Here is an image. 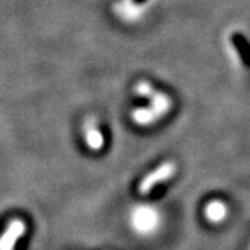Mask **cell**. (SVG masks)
<instances>
[{
    "instance_id": "6da1fadb",
    "label": "cell",
    "mask_w": 250,
    "mask_h": 250,
    "mask_svg": "<svg viewBox=\"0 0 250 250\" xmlns=\"http://www.w3.org/2000/svg\"><path fill=\"white\" fill-rule=\"evenodd\" d=\"M129 224L138 235L153 236L163 227V213L156 206H135L129 214Z\"/></svg>"
},
{
    "instance_id": "7a4b0ae2",
    "label": "cell",
    "mask_w": 250,
    "mask_h": 250,
    "mask_svg": "<svg viewBox=\"0 0 250 250\" xmlns=\"http://www.w3.org/2000/svg\"><path fill=\"white\" fill-rule=\"evenodd\" d=\"M177 172V164L174 161H166L160 164L156 170L150 171L147 175H145V178L141 181L138 192L141 195H149L152 192L154 187L160 185L163 182H167L171 179Z\"/></svg>"
},
{
    "instance_id": "3957f363",
    "label": "cell",
    "mask_w": 250,
    "mask_h": 250,
    "mask_svg": "<svg viewBox=\"0 0 250 250\" xmlns=\"http://www.w3.org/2000/svg\"><path fill=\"white\" fill-rule=\"evenodd\" d=\"M136 93L141 95L143 98H147L150 100V108L157 114L159 117L164 116L171 107V100L167 95L164 93H157L154 92L153 88L146 83V82H141L136 85Z\"/></svg>"
},
{
    "instance_id": "277c9868",
    "label": "cell",
    "mask_w": 250,
    "mask_h": 250,
    "mask_svg": "<svg viewBox=\"0 0 250 250\" xmlns=\"http://www.w3.org/2000/svg\"><path fill=\"white\" fill-rule=\"evenodd\" d=\"M25 232V224L21 220H13L7 229L0 236V250H13L16 242Z\"/></svg>"
},
{
    "instance_id": "5b68a950",
    "label": "cell",
    "mask_w": 250,
    "mask_h": 250,
    "mask_svg": "<svg viewBox=\"0 0 250 250\" xmlns=\"http://www.w3.org/2000/svg\"><path fill=\"white\" fill-rule=\"evenodd\" d=\"M228 206L224 203L223 200L214 199L211 202H208L205 207V217L208 223L211 224H221L225 221V218L228 217Z\"/></svg>"
},
{
    "instance_id": "8992f818",
    "label": "cell",
    "mask_w": 250,
    "mask_h": 250,
    "mask_svg": "<svg viewBox=\"0 0 250 250\" xmlns=\"http://www.w3.org/2000/svg\"><path fill=\"white\" fill-rule=\"evenodd\" d=\"M85 139L92 150H100L103 147V135L99 131L96 121L93 120H88L85 124Z\"/></svg>"
},
{
    "instance_id": "52a82bcc",
    "label": "cell",
    "mask_w": 250,
    "mask_h": 250,
    "mask_svg": "<svg viewBox=\"0 0 250 250\" xmlns=\"http://www.w3.org/2000/svg\"><path fill=\"white\" fill-rule=\"evenodd\" d=\"M232 41V45L235 46V49L238 50V53L241 56L242 62L243 64L249 65L250 67V43L249 41L245 38V36L239 34V32H235L231 38Z\"/></svg>"
},
{
    "instance_id": "ba28073f",
    "label": "cell",
    "mask_w": 250,
    "mask_h": 250,
    "mask_svg": "<svg viewBox=\"0 0 250 250\" xmlns=\"http://www.w3.org/2000/svg\"><path fill=\"white\" fill-rule=\"evenodd\" d=\"M132 118L135 120L136 124L141 125H149L153 124L159 116L153 111L152 108H136L134 113H132Z\"/></svg>"
},
{
    "instance_id": "9c48e42d",
    "label": "cell",
    "mask_w": 250,
    "mask_h": 250,
    "mask_svg": "<svg viewBox=\"0 0 250 250\" xmlns=\"http://www.w3.org/2000/svg\"><path fill=\"white\" fill-rule=\"evenodd\" d=\"M135 3H143V1H145V0H134Z\"/></svg>"
},
{
    "instance_id": "30bf717a",
    "label": "cell",
    "mask_w": 250,
    "mask_h": 250,
    "mask_svg": "<svg viewBox=\"0 0 250 250\" xmlns=\"http://www.w3.org/2000/svg\"><path fill=\"white\" fill-rule=\"evenodd\" d=\"M249 250H250V248H249Z\"/></svg>"
}]
</instances>
